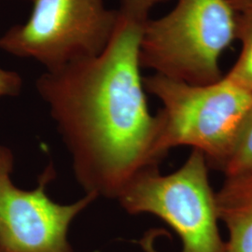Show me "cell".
I'll use <instances>...</instances> for the list:
<instances>
[{
    "mask_svg": "<svg viewBox=\"0 0 252 252\" xmlns=\"http://www.w3.org/2000/svg\"><path fill=\"white\" fill-rule=\"evenodd\" d=\"M144 24L120 13L103 53L46 70L36 81L71 153L76 179L96 197L117 199L162 159L140 73Z\"/></svg>",
    "mask_w": 252,
    "mask_h": 252,
    "instance_id": "cell-1",
    "label": "cell"
},
{
    "mask_svg": "<svg viewBox=\"0 0 252 252\" xmlns=\"http://www.w3.org/2000/svg\"><path fill=\"white\" fill-rule=\"evenodd\" d=\"M143 82L162 105L155 115L159 155L163 158L172 148L189 146L204 153L207 164L223 171L252 105V93L224 76L195 85L154 73Z\"/></svg>",
    "mask_w": 252,
    "mask_h": 252,
    "instance_id": "cell-2",
    "label": "cell"
},
{
    "mask_svg": "<svg viewBox=\"0 0 252 252\" xmlns=\"http://www.w3.org/2000/svg\"><path fill=\"white\" fill-rule=\"evenodd\" d=\"M237 20L228 0H177L166 14L146 21L141 66L189 84L220 81V60L236 38Z\"/></svg>",
    "mask_w": 252,
    "mask_h": 252,
    "instance_id": "cell-3",
    "label": "cell"
},
{
    "mask_svg": "<svg viewBox=\"0 0 252 252\" xmlns=\"http://www.w3.org/2000/svg\"><path fill=\"white\" fill-rule=\"evenodd\" d=\"M207 168L204 153L192 150L177 171L161 175L158 166L148 168L117 199L130 214L150 213L165 221L180 237V252H225ZM142 246L146 252H157L145 240Z\"/></svg>",
    "mask_w": 252,
    "mask_h": 252,
    "instance_id": "cell-4",
    "label": "cell"
},
{
    "mask_svg": "<svg viewBox=\"0 0 252 252\" xmlns=\"http://www.w3.org/2000/svg\"><path fill=\"white\" fill-rule=\"evenodd\" d=\"M25 24L0 37V49L36 60L46 70L104 52L120 21L119 9L105 0H32Z\"/></svg>",
    "mask_w": 252,
    "mask_h": 252,
    "instance_id": "cell-5",
    "label": "cell"
},
{
    "mask_svg": "<svg viewBox=\"0 0 252 252\" xmlns=\"http://www.w3.org/2000/svg\"><path fill=\"white\" fill-rule=\"evenodd\" d=\"M13 162L11 151L0 145V252H73L68 228L97 197L86 193L69 205L53 201L46 193L55 177L51 164L39 176L36 189H20L10 178Z\"/></svg>",
    "mask_w": 252,
    "mask_h": 252,
    "instance_id": "cell-6",
    "label": "cell"
},
{
    "mask_svg": "<svg viewBox=\"0 0 252 252\" xmlns=\"http://www.w3.org/2000/svg\"><path fill=\"white\" fill-rule=\"evenodd\" d=\"M216 204L228 230L225 252H252V176L226 178Z\"/></svg>",
    "mask_w": 252,
    "mask_h": 252,
    "instance_id": "cell-7",
    "label": "cell"
},
{
    "mask_svg": "<svg viewBox=\"0 0 252 252\" xmlns=\"http://www.w3.org/2000/svg\"><path fill=\"white\" fill-rule=\"evenodd\" d=\"M236 38L241 50L226 79L252 94V9L238 14Z\"/></svg>",
    "mask_w": 252,
    "mask_h": 252,
    "instance_id": "cell-8",
    "label": "cell"
},
{
    "mask_svg": "<svg viewBox=\"0 0 252 252\" xmlns=\"http://www.w3.org/2000/svg\"><path fill=\"white\" fill-rule=\"evenodd\" d=\"M223 172L226 178L252 176V105L245 116Z\"/></svg>",
    "mask_w": 252,
    "mask_h": 252,
    "instance_id": "cell-9",
    "label": "cell"
},
{
    "mask_svg": "<svg viewBox=\"0 0 252 252\" xmlns=\"http://www.w3.org/2000/svg\"><path fill=\"white\" fill-rule=\"evenodd\" d=\"M162 1L164 0H120L121 7L119 11L127 18L146 23L150 11Z\"/></svg>",
    "mask_w": 252,
    "mask_h": 252,
    "instance_id": "cell-10",
    "label": "cell"
},
{
    "mask_svg": "<svg viewBox=\"0 0 252 252\" xmlns=\"http://www.w3.org/2000/svg\"><path fill=\"white\" fill-rule=\"evenodd\" d=\"M23 81L18 73L0 67V97L16 96L22 89Z\"/></svg>",
    "mask_w": 252,
    "mask_h": 252,
    "instance_id": "cell-11",
    "label": "cell"
},
{
    "mask_svg": "<svg viewBox=\"0 0 252 252\" xmlns=\"http://www.w3.org/2000/svg\"><path fill=\"white\" fill-rule=\"evenodd\" d=\"M235 11L240 14L252 9V0H228Z\"/></svg>",
    "mask_w": 252,
    "mask_h": 252,
    "instance_id": "cell-12",
    "label": "cell"
},
{
    "mask_svg": "<svg viewBox=\"0 0 252 252\" xmlns=\"http://www.w3.org/2000/svg\"><path fill=\"white\" fill-rule=\"evenodd\" d=\"M31 1H32V0H31Z\"/></svg>",
    "mask_w": 252,
    "mask_h": 252,
    "instance_id": "cell-13",
    "label": "cell"
},
{
    "mask_svg": "<svg viewBox=\"0 0 252 252\" xmlns=\"http://www.w3.org/2000/svg\"></svg>",
    "mask_w": 252,
    "mask_h": 252,
    "instance_id": "cell-14",
    "label": "cell"
}]
</instances>
